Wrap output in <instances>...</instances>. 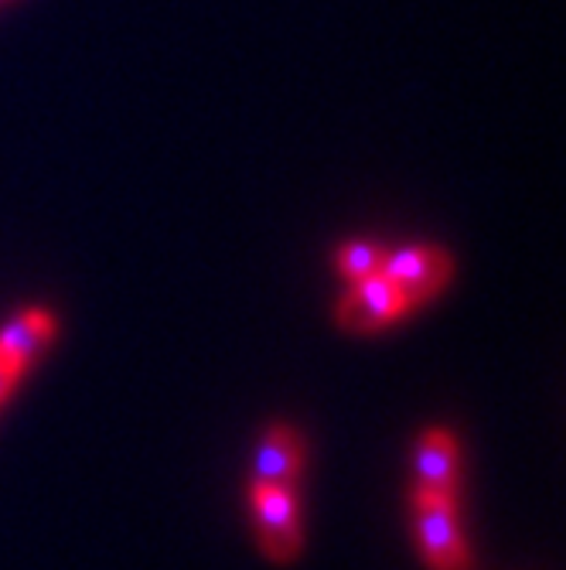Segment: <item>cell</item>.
<instances>
[{"instance_id": "cell-6", "label": "cell", "mask_w": 566, "mask_h": 570, "mask_svg": "<svg viewBox=\"0 0 566 570\" xmlns=\"http://www.w3.org/2000/svg\"><path fill=\"white\" fill-rule=\"evenodd\" d=\"M420 492L450 499L454 495V441L444 431H430L420 441Z\"/></svg>"}, {"instance_id": "cell-3", "label": "cell", "mask_w": 566, "mask_h": 570, "mask_svg": "<svg viewBox=\"0 0 566 570\" xmlns=\"http://www.w3.org/2000/svg\"><path fill=\"white\" fill-rule=\"evenodd\" d=\"M252 505H256V520H260L264 550L274 560H294L297 550H300L294 492L290 489H274V485H256Z\"/></svg>"}, {"instance_id": "cell-8", "label": "cell", "mask_w": 566, "mask_h": 570, "mask_svg": "<svg viewBox=\"0 0 566 570\" xmlns=\"http://www.w3.org/2000/svg\"><path fill=\"white\" fill-rule=\"evenodd\" d=\"M383 264H386L383 249H379V246H369V243H351V246H345L341 256H338L341 274L351 277V281H366V277L383 274Z\"/></svg>"}, {"instance_id": "cell-5", "label": "cell", "mask_w": 566, "mask_h": 570, "mask_svg": "<svg viewBox=\"0 0 566 570\" xmlns=\"http://www.w3.org/2000/svg\"><path fill=\"white\" fill-rule=\"evenodd\" d=\"M300 438L290 428H274L260 444V458H256V485L290 489L300 472Z\"/></svg>"}, {"instance_id": "cell-1", "label": "cell", "mask_w": 566, "mask_h": 570, "mask_svg": "<svg viewBox=\"0 0 566 570\" xmlns=\"http://www.w3.org/2000/svg\"><path fill=\"white\" fill-rule=\"evenodd\" d=\"M417 530L434 570H468V550L457 533L450 499L417 492Z\"/></svg>"}, {"instance_id": "cell-7", "label": "cell", "mask_w": 566, "mask_h": 570, "mask_svg": "<svg viewBox=\"0 0 566 570\" xmlns=\"http://www.w3.org/2000/svg\"><path fill=\"white\" fill-rule=\"evenodd\" d=\"M51 332H56V322L44 311H31V315L18 318L4 335H0V355L8 362H14L18 370H24L28 362L48 345Z\"/></svg>"}, {"instance_id": "cell-9", "label": "cell", "mask_w": 566, "mask_h": 570, "mask_svg": "<svg viewBox=\"0 0 566 570\" xmlns=\"http://www.w3.org/2000/svg\"><path fill=\"white\" fill-rule=\"evenodd\" d=\"M21 376V370L14 366V362H8L4 355H0V396H4L11 386H14V380Z\"/></svg>"}, {"instance_id": "cell-4", "label": "cell", "mask_w": 566, "mask_h": 570, "mask_svg": "<svg viewBox=\"0 0 566 570\" xmlns=\"http://www.w3.org/2000/svg\"><path fill=\"white\" fill-rule=\"evenodd\" d=\"M399 311H406V301L386 281V274H376L366 281H355V291L338 307V322L348 332H376L386 322H393Z\"/></svg>"}, {"instance_id": "cell-2", "label": "cell", "mask_w": 566, "mask_h": 570, "mask_svg": "<svg viewBox=\"0 0 566 570\" xmlns=\"http://www.w3.org/2000/svg\"><path fill=\"white\" fill-rule=\"evenodd\" d=\"M386 281L399 291V297L409 304H417L444 287L450 277V256L437 246H417V249H403L393 261L383 264Z\"/></svg>"}]
</instances>
